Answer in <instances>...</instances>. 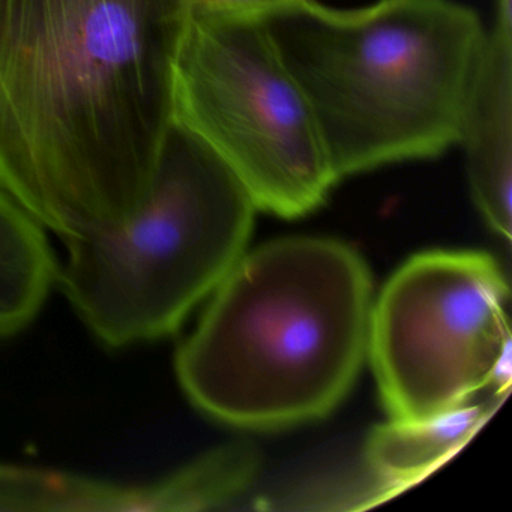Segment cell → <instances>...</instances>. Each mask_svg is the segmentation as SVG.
<instances>
[{
	"instance_id": "cell-12",
	"label": "cell",
	"mask_w": 512,
	"mask_h": 512,
	"mask_svg": "<svg viewBox=\"0 0 512 512\" xmlns=\"http://www.w3.org/2000/svg\"><path fill=\"white\" fill-rule=\"evenodd\" d=\"M305 0H188L190 8L229 19L265 20Z\"/></svg>"
},
{
	"instance_id": "cell-5",
	"label": "cell",
	"mask_w": 512,
	"mask_h": 512,
	"mask_svg": "<svg viewBox=\"0 0 512 512\" xmlns=\"http://www.w3.org/2000/svg\"><path fill=\"white\" fill-rule=\"evenodd\" d=\"M175 121L269 214H310L340 181L308 98L263 20L191 10L176 67Z\"/></svg>"
},
{
	"instance_id": "cell-6",
	"label": "cell",
	"mask_w": 512,
	"mask_h": 512,
	"mask_svg": "<svg viewBox=\"0 0 512 512\" xmlns=\"http://www.w3.org/2000/svg\"><path fill=\"white\" fill-rule=\"evenodd\" d=\"M509 287L481 251L407 260L371 310L368 356L391 421L425 422L511 386Z\"/></svg>"
},
{
	"instance_id": "cell-2",
	"label": "cell",
	"mask_w": 512,
	"mask_h": 512,
	"mask_svg": "<svg viewBox=\"0 0 512 512\" xmlns=\"http://www.w3.org/2000/svg\"><path fill=\"white\" fill-rule=\"evenodd\" d=\"M373 283L349 245L317 236L247 251L182 341V391L209 418L274 431L329 415L368 356Z\"/></svg>"
},
{
	"instance_id": "cell-10",
	"label": "cell",
	"mask_w": 512,
	"mask_h": 512,
	"mask_svg": "<svg viewBox=\"0 0 512 512\" xmlns=\"http://www.w3.org/2000/svg\"><path fill=\"white\" fill-rule=\"evenodd\" d=\"M259 452L221 446L160 481L122 487L121 511H208L238 499L256 481Z\"/></svg>"
},
{
	"instance_id": "cell-8",
	"label": "cell",
	"mask_w": 512,
	"mask_h": 512,
	"mask_svg": "<svg viewBox=\"0 0 512 512\" xmlns=\"http://www.w3.org/2000/svg\"><path fill=\"white\" fill-rule=\"evenodd\" d=\"M503 398L490 397L425 422L391 421L371 431L362 475L374 502H382L416 482L460 451L490 418Z\"/></svg>"
},
{
	"instance_id": "cell-7",
	"label": "cell",
	"mask_w": 512,
	"mask_h": 512,
	"mask_svg": "<svg viewBox=\"0 0 512 512\" xmlns=\"http://www.w3.org/2000/svg\"><path fill=\"white\" fill-rule=\"evenodd\" d=\"M473 199L490 229L512 235V0H497L494 26L467 103L460 143Z\"/></svg>"
},
{
	"instance_id": "cell-4",
	"label": "cell",
	"mask_w": 512,
	"mask_h": 512,
	"mask_svg": "<svg viewBox=\"0 0 512 512\" xmlns=\"http://www.w3.org/2000/svg\"><path fill=\"white\" fill-rule=\"evenodd\" d=\"M256 211L227 164L173 121L139 211L115 232L65 244L56 284L104 346L163 340L247 253Z\"/></svg>"
},
{
	"instance_id": "cell-3",
	"label": "cell",
	"mask_w": 512,
	"mask_h": 512,
	"mask_svg": "<svg viewBox=\"0 0 512 512\" xmlns=\"http://www.w3.org/2000/svg\"><path fill=\"white\" fill-rule=\"evenodd\" d=\"M308 98L338 178L460 143L487 29L455 0H305L263 20Z\"/></svg>"
},
{
	"instance_id": "cell-9",
	"label": "cell",
	"mask_w": 512,
	"mask_h": 512,
	"mask_svg": "<svg viewBox=\"0 0 512 512\" xmlns=\"http://www.w3.org/2000/svg\"><path fill=\"white\" fill-rule=\"evenodd\" d=\"M58 266L46 229L0 187V341L37 319Z\"/></svg>"
},
{
	"instance_id": "cell-1",
	"label": "cell",
	"mask_w": 512,
	"mask_h": 512,
	"mask_svg": "<svg viewBox=\"0 0 512 512\" xmlns=\"http://www.w3.org/2000/svg\"><path fill=\"white\" fill-rule=\"evenodd\" d=\"M190 17L188 0H0V187L64 244L145 202Z\"/></svg>"
},
{
	"instance_id": "cell-11",
	"label": "cell",
	"mask_w": 512,
	"mask_h": 512,
	"mask_svg": "<svg viewBox=\"0 0 512 512\" xmlns=\"http://www.w3.org/2000/svg\"><path fill=\"white\" fill-rule=\"evenodd\" d=\"M61 473L0 464V511H59Z\"/></svg>"
}]
</instances>
